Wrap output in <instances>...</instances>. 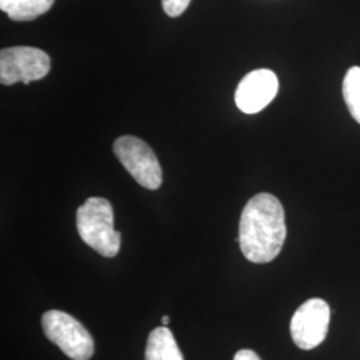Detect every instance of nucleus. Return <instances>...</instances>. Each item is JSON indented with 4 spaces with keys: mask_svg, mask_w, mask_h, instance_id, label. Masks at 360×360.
<instances>
[{
    "mask_svg": "<svg viewBox=\"0 0 360 360\" xmlns=\"http://www.w3.org/2000/svg\"><path fill=\"white\" fill-rule=\"evenodd\" d=\"M287 236L284 208L271 193H257L245 205L240 221L238 242L245 259L264 264L278 257Z\"/></svg>",
    "mask_w": 360,
    "mask_h": 360,
    "instance_id": "nucleus-1",
    "label": "nucleus"
},
{
    "mask_svg": "<svg viewBox=\"0 0 360 360\" xmlns=\"http://www.w3.org/2000/svg\"><path fill=\"white\" fill-rule=\"evenodd\" d=\"M77 232L82 240L104 257L117 255L122 235L114 227V210L103 198H89L77 212Z\"/></svg>",
    "mask_w": 360,
    "mask_h": 360,
    "instance_id": "nucleus-2",
    "label": "nucleus"
},
{
    "mask_svg": "<svg viewBox=\"0 0 360 360\" xmlns=\"http://www.w3.org/2000/svg\"><path fill=\"white\" fill-rule=\"evenodd\" d=\"M47 339L72 360H89L94 355V339L84 326L59 309H50L41 318Z\"/></svg>",
    "mask_w": 360,
    "mask_h": 360,
    "instance_id": "nucleus-3",
    "label": "nucleus"
},
{
    "mask_svg": "<svg viewBox=\"0 0 360 360\" xmlns=\"http://www.w3.org/2000/svg\"><path fill=\"white\" fill-rule=\"evenodd\" d=\"M114 153L129 175L147 190H158L163 174L151 147L135 136H120L114 143Z\"/></svg>",
    "mask_w": 360,
    "mask_h": 360,
    "instance_id": "nucleus-4",
    "label": "nucleus"
},
{
    "mask_svg": "<svg viewBox=\"0 0 360 360\" xmlns=\"http://www.w3.org/2000/svg\"><path fill=\"white\" fill-rule=\"evenodd\" d=\"M50 56L35 47L20 46L0 51V82L4 86L40 80L50 72Z\"/></svg>",
    "mask_w": 360,
    "mask_h": 360,
    "instance_id": "nucleus-5",
    "label": "nucleus"
},
{
    "mask_svg": "<svg viewBox=\"0 0 360 360\" xmlns=\"http://www.w3.org/2000/svg\"><path fill=\"white\" fill-rule=\"evenodd\" d=\"M331 309L326 300L312 297L296 309L290 331L292 340L300 349H314L322 345L328 334Z\"/></svg>",
    "mask_w": 360,
    "mask_h": 360,
    "instance_id": "nucleus-6",
    "label": "nucleus"
},
{
    "mask_svg": "<svg viewBox=\"0 0 360 360\" xmlns=\"http://www.w3.org/2000/svg\"><path fill=\"white\" fill-rule=\"evenodd\" d=\"M279 80L275 72L267 68L247 74L235 92V103L245 114H257L275 99Z\"/></svg>",
    "mask_w": 360,
    "mask_h": 360,
    "instance_id": "nucleus-7",
    "label": "nucleus"
},
{
    "mask_svg": "<svg viewBox=\"0 0 360 360\" xmlns=\"http://www.w3.org/2000/svg\"><path fill=\"white\" fill-rule=\"evenodd\" d=\"M146 360H184L175 336L167 326L156 327L148 335Z\"/></svg>",
    "mask_w": 360,
    "mask_h": 360,
    "instance_id": "nucleus-8",
    "label": "nucleus"
},
{
    "mask_svg": "<svg viewBox=\"0 0 360 360\" xmlns=\"http://www.w3.org/2000/svg\"><path fill=\"white\" fill-rule=\"evenodd\" d=\"M55 0H0V8L15 22H30L47 13Z\"/></svg>",
    "mask_w": 360,
    "mask_h": 360,
    "instance_id": "nucleus-9",
    "label": "nucleus"
},
{
    "mask_svg": "<svg viewBox=\"0 0 360 360\" xmlns=\"http://www.w3.org/2000/svg\"><path fill=\"white\" fill-rule=\"evenodd\" d=\"M343 96L351 116L360 124V67H351L343 80Z\"/></svg>",
    "mask_w": 360,
    "mask_h": 360,
    "instance_id": "nucleus-10",
    "label": "nucleus"
},
{
    "mask_svg": "<svg viewBox=\"0 0 360 360\" xmlns=\"http://www.w3.org/2000/svg\"><path fill=\"white\" fill-rule=\"evenodd\" d=\"M191 0H162L163 4V10L171 18H176L184 13L188 6H190Z\"/></svg>",
    "mask_w": 360,
    "mask_h": 360,
    "instance_id": "nucleus-11",
    "label": "nucleus"
},
{
    "mask_svg": "<svg viewBox=\"0 0 360 360\" xmlns=\"http://www.w3.org/2000/svg\"><path fill=\"white\" fill-rule=\"evenodd\" d=\"M233 360H262L252 349H240L235 354Z\"/></svg>",
    "mask_w": 360,
    "mask_h": 360,
    "instance_id": "nucleus-12",
    "label": "nucleus"
},
{
    "mask_svg": "<svg viewBox=\"0 0 360 360\" xmlns=\"http://www.w3.org/2000/svg\"><path fill=\"white\" fill-rule=\"evenodd\" d=\"M168 323H169V316H163V318H162V324H163V326H167Z\"/></svg>",
    "mask_w": 360,
    "mask_h": 360,
    "instance_id": "nucleus-13",
    "label": "nucleus"
}]
</instances>
